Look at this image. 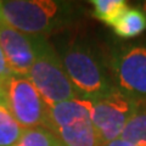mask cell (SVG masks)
<instances>
[{"label": "cell", "instance_id": "cell-6", "mask_svg": "<svg viewBox=\"0 0 146 146\" xmlns=\"http://www.w3.org/2000/svg\"><path fill=\"white\" fill-rule=\"evenodd\" d=\"M4 99L23 129L45 127L48 105L27 77L11 74L4 84Z\"/></svg>", "mask_w": 146, "mask_h": 146}, {"label": "cell", "instance_id": "cell-4", "mask_svg": "<svg viewBox=\"0 0 146 146\" xmlns=\"http://www.w3.org/2000/svg\"><path fill=\"white\" fill-rule=\"evenodd\" d=\"M27 78L42 95L48 107L78 98L60 56L46 36H36L35 58Z\"/></svg>", "mask_w": 146, "mask_h": 146}, {"label": "cell", "instance_id": "cell-2", "mask_svg": "<svg viewBox=\"0 0 146 146\" xmlns=\"http://www.w3.org/2000/svg\"><path fill=\"white\" fill-rule=\"evenodd\" d=\"M3 25L33 36H48L66 26L73 16L70 3L56 0H6Z\"/></svg>", "mask_w": 146, "mask_h": 146}, {"label": "cell", "instance_id": "cell-16", "mask_svg": "<svg viewBox=\"0 0 146 146\" xmlns=\"http://www.w3.org/2000/svg\"><path fill=\"white\" fill-rule=\"evenodd\" d=\"M1 6H3V1L0 0V25H3V16H1Z\"/></svg>", "mask_w": 146, "mask_h": 146}, {"label": "cell", "instance_id": "cell-14", "mask_svg": "<svg viewBox=\"0 0 146 146\" xmlns=\"http://www.w3.org/2000/svg\"><path fill=\"white\" fill-rule=\"evenodd\" d=\"M10 76H11V73L7 70L5 58H4L1 49H0V90H4V84H5V82L7 80V78Z\"/></svg>", "mask_w": 146, "mask_h": 146}, {"label": "cell", "instance_id": "cell-19", "mask_svg": "<svg viewBox=\"0 0 146 146\" xmlns=\"http://www.w3.org/2000/svg\"><path fill=\"white\" fill-rule=\"evenodd\" d=\"M0 91H3V90H0Z\"/></svg>", "mask_w": 146, "mask_h": 146}, {"label": "cell", "instance_id": "cell-3", "mask_svg": "<svg viewBox=\"0 0 146 146\" xmlns=\"http://www.w3.org/2000/svg\"><path fill=\"white\" fill-rule=\"evenodd\" d=\"M45 128L65 146H102L91 122V100L77 98L48 107Z\"/></svg>", "mask_w": 146, "mask_h": 146}, {"label": "cell", "instance_id": "cell-7", "mask_svg": "<svg viewBox=\"0 0 146 146\" xmlns=\"http://www.w3.org/2000/svg\"><path fill=\"white\" fill-rule=\"evenodd\" d=\"M138 111V102L118 89L91 100V122L102 145L119 138L128 119Z\"/></svg>", "mask_w": 146, "mask_h": 146}, {"label": "cell", "instance_id": "cell-9", "mask_svg": "<svg viewBox=\"0 0 146 146\" xmlns=\"http://www.w3.org/2000/svg\"><path fill=\"white\" fill-rule=\"evenodd\" d=\"M111 27L121 38H134L146 29V17L139 9L128 6Z\"/></svg>", "mask_w": 146, "mask_h": 146}, {"label": "cell", "instance_id": "cell-10", "mask_svg": "<svg viewBox=\"0 0 146 146\" xmlns=\"http://www.w3.org/2000/svg\"><path fill=\"white\" fill-rule=\"evenodd\" d=\"M23 133L18 122L7 108L4 90L0 91V146H13Z\"/></svg>", "mask_w": 146, "mask_h": 146}, {"label": "cell", "instance_id": "cell-15", "mask_svg": "<svg viewBox=\"0 0 146 146\" xmlns=\"http://www.w3.org/2000/svg\"><path fill=\"white\" fill-rule=\"evenodd\" d=\"M102 146H136V145H133L130 143H127L124 140H121V139H116L111 141V143H107V144H104Z\"/></svg>", "mask_w": 146, "mask_h": 146}, {"label": "cell", "instance_id": "cell-12", "mask_svg": "<svg viewBox=\"0 0 146 146\" xmlns=\"http://www.w3.org/2000/svg\"><path fill=\"white\" fill-rule=\"evenodd\" d=\"M94 16L108 26H112L117 17L128 7L124 0H93Z\"/></svg>", "mask_w": 146, "mask_h": 146}, {"label": "cell", "instance_id": "cell-1", "mask_svg": "<svg viewBox=\"0 0 146 146\" xmlns=\"http://www.w3.org/2000/svg\"><path fill=\"white\" fill-rule=\"evenodd\" d=\"M57 54L78 98L96 100L117 89L107 68L86 44L70 42Z\"/></svg>", "mask_w": 146, "mask_h": 146}, {"label": "cell", "instance_id": "cell-5", "mask_svg": "<svg viewBox=\"0 0 146 146\" xmlns=\"http://www.w3.org/2000/svg\"><path fill=\"white\" fill-rule=\"evenodd\" d=\"M108 70L118 90L136 102L146 100V45H130L115 50Z\"/></svg>", "mask_w": 146, "mask_h": 146}, {"label": "cell", "instance_id": "cell-18", "mask_svg": "<svg viewBox=\"0 0 146 146\" xmlns=\"http://www.w3.org/2000/svg\"><path fill=\"white\" fill-rule=\"evenodd\" d=\"M57 146H65V145H63V144H61V143H60V144H58Z\"/></svg>", "mask_w": 146, "mask_h": 146}, {"label": "cell", "instance_id": "cell-13", "mask_svg": "<svg viewBox=\"0 0 146 146\" xmlns=\"http://www.w3.org/2000/svg\"><path fill=\"white\" fill-rule=\"evenodd\" d=\"M58 139L45 127L23 129L21 138L13 146H57Z\"/></svg>", "mask_w": 146, "mask_h": 146}, {"label": "cell", "instance_id": "cell-11", "mask_svg": "<svg viewBox=\"0 0 146 146\" xmlns=\"http://www.w3.org/2000/svg\"><path fill=\"white\" fill-rule=\"evenodd\" d=\"M118 139L136 146H146V108H138L128 119Z\"/></svg>", "mask_w": 146, "mask_h": 146}, {"label": "cell", "instance_id": "cell-8", "mask_svg": "<svg viewBox=\"0 0 146 146\" xmlns=\"http://www.w3.org/2000/svg\"><path fill=\"white\" fill-rule=\"evenodd\" d=\"M35 45L36 36L0 25V49L11 74L28 76L35 58Z\"/></svg>", "mask_w": 146, "mask_h": 146}, {"label": "cell", "instance_id": "cell-17", "mask_svg": "<svg viewBox=\"0 0 146 146\" xmlns=\"http://www.w3.org/2000/svg\"><path fill=\"white\" fill-rule=\"evenodd\" d=\"M143 12H144V15L146 17V1L144 3V5H143Z\"/></svg>", "mask_w": 146, "mask_h": 146}]
</instances>
